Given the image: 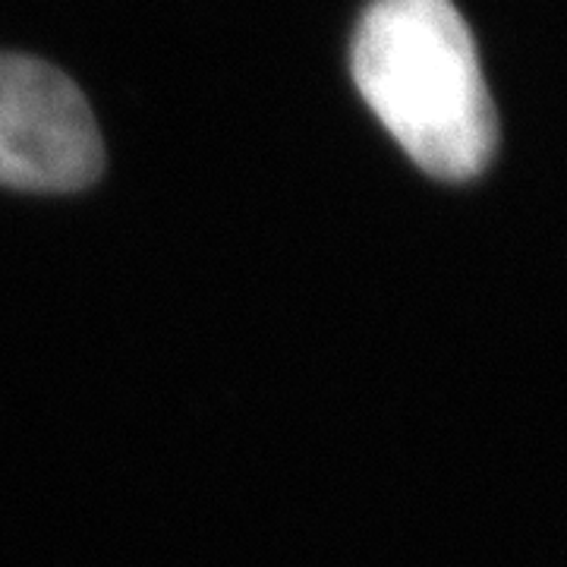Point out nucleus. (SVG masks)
<instances>
[{"label":"nucleus","instance_id":"nucleus-1","mask_svg":"<svg viewBox=\"0 0 567 567\" xmlns=\"http://www.w3.org/2000/svg\"><path fill=\"white\" fill-rule=\"evenodd\" d=\"M353 82L429 177L464 183L498 148L476 41L451 0H375L353 35Z\"/></svg>","mask_w":567,"mask_h":567},{"label":"nucleus","instance_id":"nucleus-2","mask_svg":"<svg viewBox=\"0 0 567 567\" xmlns=\"http://www.w3.org/2000/svg\"><path fill=\"white\" fill-rule=\"evenodd\" d=\"M102 167V133L76 82L51 63L0 51V183L76 193Z\"/></svg>","mask_w":567,"mask_h":567}]
</instances>
